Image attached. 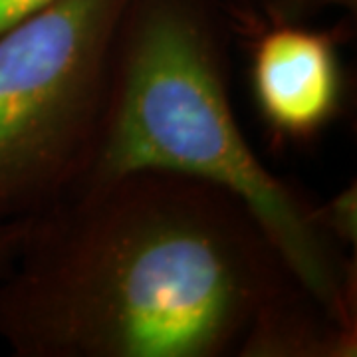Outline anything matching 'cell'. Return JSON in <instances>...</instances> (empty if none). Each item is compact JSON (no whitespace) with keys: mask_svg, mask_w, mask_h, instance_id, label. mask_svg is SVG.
I'll list each match as a JSON object with an SVG mask.
<instances>
[{"mask_svg":"<svg viewBox=\"0 0 357 357\" xmlns=\"http://www.w3.org/2000/svg\"><path fill=\"white\" fill-rule=\"evenodd\" d=\"M296 284L236 195L131 171L30 217L0 282V340L16 357H238Z\"/></svg>","mask_w":357,"mask_h":357,"instance_id":"cell-1","label":"cell"},{"mask_svg":"<svg viewBox=\"0 0 357 357\" xmlns=\"http://www.w3.org/2000/svg\"><path fill=\"white\" fill-rule=\"evenodd\" d=\"M229 0H129L86 183L165 171L227 189L258 218L296 280L357 328L356 255L326 236L316 203L246 139L230 98Z\"/></svg>","mask_w":357,"mask_h":357,"instance_id":"cell-2","label":"cell"},{"mask_svg":"<svg viewBox=\"0 0 357 357\" xmlns=\"http://www.w3.org/2000/svg\"><path fill=\"white\" fill-rule=\"evenodd\" d=\"M129 0H48L0 32V220L28 218L88 178Z\"/></svg>","mask_w":357,"mask_h":357,"instance_id":"cell-3","label":"cell"},{"mask_svg":"<svg viewBox=\"0 0 357 357\" xmlns=\"http://www.w3.org/2000/svg\"><path fill=\"white\" fill-rule=\"evenodd\" d=\"M230 18L248 52L252 100L272 139L280 145L319 139L344 107V30L264 20L232 6Z\"/></svg>","mask_w":357,"mask_h":357,"instance_id":"cell-4","label":"cell"},{"mask_svg":"<svg viewBox=\"0 0 357 357\" xmlns=\"http://www.w3.org/2000/svg\"><path fill=\"white\" fill-rule=\"evenodd\" d=\"M357 328L335 319L302 284L256 318L238 357H356Z\"/></svg>","mask_w":357,"mask_h":357,"instance_id":"cell-5","label":"cell"},{"mask_svg":"<svg viewBox=\"0 0 357 357\" xmlns=\"http://www.w3.org/2000/svg\"><path fill=\"white\" fill-rule=\"evenodd\" d=\"M316 218L326 236L344 248L356 252L357 246V185L356 178L324 203H316Z\"/></svg>","mask_w":357,"mask_h":357,"instance_id":"cell-6","label":"cell"},{"mask_svg":"<svg viewBox=\"0 0 357 357\" xmlns=\"http://www.w3.org/2000/svg\"><path fill=\"white\" fill-rule=\"evenodd\" d=\"M230 6L255 14L264 20L307 22L312 16L326 10H344L356 14L357 0H229Z\"/></svg>","mask_w":357,"mask_h":357,"instance_id":"cell-7","label":"cell"},{"mask_svg":"<svg viewBox=\"0 0 357 357\" xmlns=\"http://www.w3.org/2000/svg\"><path fill=\"white\" fill-rule=\"evenodd\" d=\"M28 218L0 220V282L13 270L28 232Z\"/></svg>","mask_w":357,"mask_h":357,"instance_id":"cell-8","label":"cell"},{"mask_svg":"<svg viewBox=\"0 0 357 357\" xmlns=\"http://www.w3.org/2000/svg\"><path fill=\"white\" fill-rule=\"evenodd\" d=\"M48 0H0V32L38 10Z\"/></svg>","mask_w":357,"mask_h":357,"instance_id":"cell-9","label":"cell"}]
</instances>
